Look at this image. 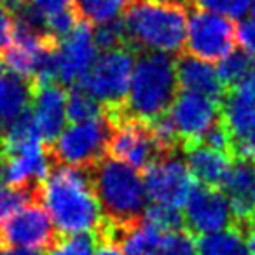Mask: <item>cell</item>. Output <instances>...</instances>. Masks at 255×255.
Here are the masks:
<instances>
[{
	"instance_id": "8",
	"label": "cell",
	"mask_w": 255,
	"mask_h": 255,
	"mask_svg": "<svg viewBox=\"0 0 255 255\" xmlns=\"http://www.w3.org/2000/svg\"><path fill=\"white\" fill-rule=\"evenodd\" d=\"M109 116L112 117L114 128L107 156L124 161L138 171H143L161 157H168L157 143L149 121L133 117L126 112Z\"/></svg>"
},
{
	"instance_id": "11",
	"label": "cell",
	"mask_w": 255,
	"mask_h": 255,
	"mask_svg": "<svg viewBox=\"0 0 255 255\" xmlns=\"http://www.w3.org/2000/svg\"><path fill=\"white\" fill-rule=\"evenodd\" d=\"M184 205L185 227L196 236L219 233L236 226L229 198L220 187L194 185Z\"/></svg>"
},
{
	"instance_id": "24",
	"label": "cell",
	"mask_w": 255,
	"mask_h": 255,
	"mask_svg": "<svg viewBox=\"0 0 255 255\" xmlns=\"http://www.w3.org/2000/svg\"><path fill=\"white\" fill-rule=\"evenodd\" d=\"M42 185L39 187H12L4 182H0V219L4 220L19 208L33 201H40Z\"/></svg>"
},
{
	"instance_id": "3",
	"label": "cell",
	"mask_w": 255,
	"mask_h": 255,
	"mask_svg": "<svg viewBox=\"0 0 255 255\" xmlns=\"http://www.w3.org/2000/svg\"><path fill=\"white\" fill-rule=\"evenodd\" d=\"M102 219L117 226L140 222L147 210L143 175L124 161L105 156L88 168Z\"/></svg>"
},
{
	"instance_id": "28",
	"label": "cell",
	"mask_w": 255,
	"mask_h": 255,
	"mask_svg": "<svg viewBox=\"0 0 255 255\" xmlns=\"http://www.w3.org/2000/svg\"><path fill=\"white\" fill-rule=\"evenodd\" d=\"M96 248V234L93 233H77L60 236L47 255H95Z\"/></svg>"
},
{
	"instance_id": "30",
	"label": "cell",
	"mask_w": 255,
	"mask_h": 255,
	"mask_svg": "<svg viewBox=\"0 0 255 255\" xmlns=\"http://www.w3.org/2000/svg\"><path fill=\"white\" fill-rule=\"evenodd\" d=\"M14 11L0 2V56H4V53L14 42Z\"/></svg>"
},
{
	"instance_id": "12",
	"label": "cell",
	"mask_w": 255,
	"mask_h": 255,
	"mask_svg": "<svg viewBox=\"0 0 255 255\" xmlns=\"http://www.w3.org/2000/svg\"><path fill=\"white\" fill-rule=\"evenodd\" d=\"M142 173L147 198L152 203L182 206L194 187V178L178 154L154 161Z\"/></svg>"
},
{
	"instance_id": "6",
	"label": "cell",
	"mask_w": 255,
	"mask_h": 255,
	"mask_svg": "<svg viewBox=\"0 0 255 255\" xmlns=\"http://www.w3.org/2000/svg\"><path fill=\"white\" fill-rule=\"evenodd\" d=\"M112 117L105 110L100 117L82 123H72L47 145L53 164L89 168L107 156L109 140L112 135Z\"/></svg>"
},
{
	"instance_id": "31",
	"label": "cell",
	"mask_w": 255,
	"mask_h": 255,
	"mask_svg": "<svg viewBox=\"0 0 255 255\" xmlns=\"http://www.w3.org/2000/svg\"><path fill=\"white\" fill-rule=\"evenodd\" d=\"M26 2L46 19V25L54 16L75 9L74 0H26Z\"/></svg>"
},
{
	"instance_id": "26",
	"label": "cell",
	"mask_w": 255,
	"mask_h": 255,
	"mask_svg": "<svg viewBox=\"0 0 255 255\" xmlns=\"http://www.w3.org/2000/svg\"><path fill=\"white\" fill-rule=\"evenodd\" d=\"M143 219L154 226L161 233H170V231H177L185 227L184 222V213L180 212L178 206L171 205H161V203H152L149 208L145 210Z\"/></svg>"
},
{
	"instance_id": "5",
	"label": "cell",
	"mask_w": 255,
	"mask_h": 255,
	"mask_svg": "<svg viewBox=\"0 0 255 255\" xmlns=\"http://www.w3.org/2000/svg\"><path fill=\"white\" fill-rule=\"evenodd\" d=\"M135 58L136 51L133 47L102 51L77 86L88 91L112 116L124 112Z\"/></svg>"
},
{
	"instance_id": "13",
	"label": "cell",
	"mask_w": 255,
	"mask_h": 255,
	"mask_svg": "<svg viewBox=\"0 0 255 255\" xmlns=\"http://www.w3.org/2000/svg\"><path fill=\"white\" fill-rule=\"evenodd\" d=\"M222 103L206 95L192 91H182L175 96L168 117L173 124L175 131L182 145L198 142L210 128L220 119Z\"/></svg>"
},
{
	"instance_id": "15",
	"label": "cell",
	"mask_w": 255,
	"mask_h": 255,
	"mask_svg": "<svg viewBox=\"0 0 255 255\" xmlns=\"http://www.w3.org/2000/svg\"><path fill=\"white\" fill-rule=\"evenodd\" d=\"M32 112L40 138L51 145L65 129L67 123V93L60 82H42L35 86Z\"/></svg>"
},
{
	"instance_id": "20",
	"label": "cell",
	"mask_w": 255,
	"mask_h": 255,
	"mask_svg": "<svg viewBox=\"0 0 255 255\" xmlns=\"http://www.w3.org/2000/svg\"><path fill=\"white\" fill-rule=\"evenodd\" d=\"M198 255H250L245 233L233 226L219 233L205 234L198 243Z\"/></svg>"
},
{
	"instance_id": "33",
	"label": "cell",
	"mask_w": 255,
	"mask_h": 255,
	"mask_svg": "<svg viewBox=\"0 0 255 255\" xmlns=\"http://www.w3.org/2000/svg\"><path fill=\"white\" fill-rule=\"evenodd\" d=\"M95 255H124V250L121 247V243H117V241L96 238Z\"/></svg>"
},
{
	"instance_id": "17",
	"label": "cell",
	"mask_w": 255,
	"mask_h": 255,
	"mask_svg": "<svg viewBox=\"0 0 255 255\" xmlns=\"http://www.w3.org/2000/svg\"><path fill=\"white\" fill-rule=\"evenodd\" d=\"M182 154L194 180L210 187H222L233 164V156L222 150L212 149L201 142L182 145Z\"/></svg>"
},
{
	"instance_id": "19",
	"label": "cell",
	"mask_w": 255,
	"mask_h": 255,
	"mask_svg": "<svg viewBox=\"0 0 255 255\" xmlns=\"http://www.w3.org/2000/svg\"><path fill=\"white\" fill-rule=\"evenodd\" d=\"M35 84L30 79L0 67V138L18 116L32 107Z\"/></svg>"
},
{
	"instance_id": "35",
	"label": "cell",
	"mask_w": 255,
	"mask_h": 255,
	"mask_svg": "<svg viewBox=\"0 0 255 255\" xmlns=\"http://www.w3.org/2000/svg\"><path fill=\"white\" fill-rule=\"evenodd\" d=\"M2 255H44L42 250L37 248H21V247H11L7 252H4Z\"/></svg>"
},
{
	"instance_id": "25",
	"label": "cell",
	"mask_w": 255,
	"mask_h": 255,
	"mask_svg": "<svg viewBox=\"0 0 255 255\" xmlns=\"http://www.w3.org/2000/svg\"><path fill=\"white\" fill-rule=\"evenodd\" d=\"M93 39H95L96 49L100 51H110L117 49V47H131L129 39H128L126 26H124V19L121 18L95 25Z\"/></svg>"
},
{
	"instance_id": "9",
	"label": "cell",
	"mask_w": 255,
	"mask_h": 255,
	"mask_svg": "<svg viewBox=\"0 0 255 255\" xmlns=\"http://www.w3.org/2000/svg\"><path fill=\"white\" fill-rule=\"evenodd\" d=\"M60 240L56 226L51 219L49 212L40 201H33L19 208L0 227V241L7 247L37 248V250H51Z\"/></svg>"
},
{
	"instance_id": "1",
	"label": "cell",
	"mask_w": 255,
	"mask_h": 255,
	"mask_svg": "<svg viewBox=\"0 0 255 255\" xmlns=\"http://www.w3.org/2000/svg\"><path fill=\"white\" fill-rule=\"evenodd\" d=\"M40 198L60 236L93 233L102 220L88 168L53 164L42 182Z\"/></svg>"
},
{
	"instance_id": "16",
	"label": "cell",
	"mask_w": 255,
	"mask_h": 255,
	"mask_svg": "<svg viewBox=\"0 0 255 255\" xmlns=\"http://www.w3.org/2000/svg\"><path fill=\"white\" fill-rule=\"evenodd\" d=\"M234 213V224L245 231V226L255 215V161L236 157L222 184Z\"/></svg>"
},
{
	"instance_id": "39",
	"label": "cell",
	"mask_w": 255,
	"mask_h": 255,
	"mask_svg": "<svg viewBox=\"0 0 255 255\" xmlns=\"http://www.w3.org/2000/svg\"><path fill=\"white\" fill-rule=\"evenodd\" d=\"M143 255H157V254H143Z\"/></svg>"
},
{
	"instance_id": "14",
	"label": "cell",
	"mask_w": 255,
	"mask_h": 255,
	"mask_svg": "<svg viewBox=\"0 0 255 255\" xmlns=\"http://www.w3.org/2000/svg\"><path fill=\"white\" fill-rule=\"evenodd\" d=\"M96 58L91 25L79 21L56 49V81L61 86H77Z\"/></svg>"
},
{
	"instance_id": "29",
	"label": "cell",
	"mask_w": 255,
	"mask_h": 255,
	"mask_svg": "<svg viewBox=\"0 0 255 255\" xmlns=\"http://www.w3.org/2000/svg\"><path fill=\"white\" fill-rule=\"evenodd\" d=\"M192 4L231 19H243L250 12V0H192Z\"/></svg>"
},
{
	"instance_id": "22",
	"label": "cell",
	"mask_w": 255,
	"mask_h": 255,
	"mask_svg": "<svg viewBox=\"0 0 255 255\" xmlns=\"http://www.w3.org/2000/svg\"><path fill=\"white\" fill-rule=\"evenodd\" d=\"M254 68L255 58L241 47V49H233L227 56H224L219 61L217 74H219L222 84L226 86V89L229 91V89L240 86Z\"/></svg>"
},
{
	"instance_id": "23",
	"label": "cell",
	"mask_w": 255,
	"mask_h": 255,
	"mask_svg": "<svg viewBox=\"0 0 255 255\" xmlns=\"http://www.w3.org/2000/svg\"><path fill=\"white\" fill-rule=\"evenodd\" d=\"M105 114V107L96 102L88 91L79 86H72L67 95V119L70 123H82Z\"/></svg>"
},
{
	"instance_id": "34",
	"label": "cell",
	"mask_w": 255,
	"mask_h": 255,
	"mask_svg": "<svg viewBox=\"0 0 255 255\" xmlns=\"http://www.w3.org/2000/svg\"><path fill=\"white\" fill-rule=\"evenodd\" d=\"M245 238H247V245H248V252L250 255H255V215L252 217L250 222L245 226Z\"/></svg>"
},
{
	"instance_id": "10",
	"label": "cell",
	"mask_w": 255,
	"mask_h": 255,
	"mask_svg": "<svg viewBox=\"0 0 255 255\" xmlns=\"http://www.w3.org/2000/svg\"><path fill=\"white\" fill-rule=\"evenodd\" d=\"M220 116L233 145V159L255 161V91L241 82L222 100Z\"/></svg>"
},
{
	"instance_id": "18",
	"label": "cell",
	"mask_w": 255,
	"mask_h": 255,
	"mask_svg": "<svg viewBox=\"0 0 255 255\" xmlns=\"http://www.w3.org/2000/svg\"><path fill=\"white\" fill-rule=\"evenodd\" d=\"M178 88L184 91L199 93L222 103L227 89L222 84L217 70L205 60H199L191 54H178L175 58Z\"/></svg>"
},
{
	"instance_id": "38",
	"label": "cell",
	"mask_w": 255,
	"mask_h": 255,
	"mask_svg": "<svg viewBox=\"0 0 255 255\" xmlns=\"http://www.w3.org/2000/svg\"><path fill=\"white\" fill-rule=\"evenodd\" d=\"M0 255H2V241H0Z\"/></svg>"
},
{
	"instance_id": "37",
	"label": "cell",
	"mask_w": 255,
	"mask_h": 255,
	"mask_svg": "<svg viewBox=\"0 0 255 255\" xmlns=\"http://www.w3.org/2000/svg\"><path fill=\"white\" fill-rule=\"evenodd\" d=\"M250 14L252 18H255V0H250Z\"/></svg>"
},
{
	"instance_id": "7",
	"label": "cell",
	"mask_w": 255,
	"mask_h": 255,
	"mask_svg": "<svg viewBox=\"0 0 255 255\" xmlns=\"http://www.w3.org/2000/svg\"><path fill=\"white\" fill-rule=\"evenodd\" d=\"M238 30L233 19L191 4L187 18L185 51L208 63L220 61L236 49Z\"/></svg>"
},
{
	"instance_id": "2",
	"label": "cell",
	"mask_w": 255,
	"mask_h": 255,
	"mask_svg": "<svg viewBox=\"0 0 255 255\" xmlns=\"http://www.w3.org/2000/svg\"><path fill=\"white\" fill-rule=\"evenodd\" d=\"M191 4V0H131L123 19L133 49L171 56L184 53Z\"/></svg>"
},
{
	"instance_id": "4",
	"label": "cell",
	"mask_w": 255,
	"mask_h": 255,
	"mask_svg": "<svg viewBox=\"0 0 255 255\" xmlns=\"http://www.w3.org/2000/svg\"><path fill=\"white\" fill-rule=\"evenodd\" d=\"M177 89L175 56L159 51H136L124 112L143 121L164 116Z\"/></svg>"
},
{
	"instance_id": "40",
	"label": "cell",
	"mask_w": 255,
	"mask_h": 255,
	"mask_svg": "<svg viewBox=\"0 0 255 255\" xmlns=\"http://www.w3.org/2000/svg\"><path fill=\"white\" fill-rule=\"evenodd\" d=\"M191 2H192V0H191Z\"/></svg>"
},
{
	"instance_id": "27",
	"label": "cell",
	"mask_w": 255,
	"mask_h": 255,
	"mask_svg": "<svg viewBox=\"0 0 255 255\" xmlns=\"http://www.w3.org/2000/svg\"><path fill=\"white\" fill-rule=\"evenodd\" d=\"M157 255H198L196 234L185 227L164 233L157 247Z\"/></svg>"
},
{
	"instance_id": "36",
	"label": "cell",
	"mask_w": 255,
	"mask_h": 255,
	"mask_svg": "<svg viewBox=\"0 0 255 255\" xmlns=\"http://www.w3.org/2000/svg\"><path fill=\"white\" fill-rule=\"evenodd\" d=\"M0 2H2V4H5L7 7H11L12 11H16V9L21 7V5L25 4L26 0H0Z\"/></svg>"
},
{
	"instance_id": "32",
	"label": "cell",
	"mask_w": 255,
	"mask_h": 255,
	"mask_svg": "<svg viewBox=\"0 0 255 255\" xmlns=\"http://www.w3.org/2000/svg\"><path fill=\"white\" fill-rule=\"evenodd\" d=\"M238 30V42L241 44L248 54L255 58V18L241 19L236 26Z\"/></svg>"
},
{
	"instance_id": "21",
	"label": "cell",
	"mask_w": 255,
	"mask_h": 255,
	"mask_svg": "<svg viewBox=\"0 0 255 255\" xmlns=\"http://www.w3.org/2000/svg\"><path fill=\"white\" fill-rule=\"evenodd\" d=\"M131 0H74L79 21L95 26L124 14Z\"/></svg>"
}]
</instances>
